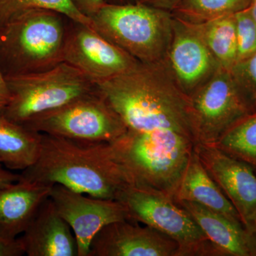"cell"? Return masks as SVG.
Wrapping results in <instances>:
<instances>
[{
	"instance_id": "8fae6325",
	"label": "cell",
	"mask_w": 256,
	"mask_h": 256,
	"mask_svg": "<svg viewBox=\"0 0 256 256\" xmlns=\"http://www.w3.org/2000/svg\"><path fill=\"white\" fill-rule=\"evenodd\" d=\"M50 197L75 236L78 256H88L92 239L106 226L129 220L127 208L118 200L95 198L60 184L52 186Z\"/></svg>"
},
{
	"instance_id": "7a4b0ae2",
	"label": "cell",
	"mask_w": 256,
	"mask_h": 256,
	"mask_svg": "<svg viewBox=\"0 0 256 256\" xmlns=\"http://www.w3.org/2000/svg\"><path fill=\"white\" fill-rule=\"evenodd\" d=\"M20 178L104 200H118L130 188L110 143L87 144L43 133L36 161Z\"/></svg>"
},
{
	"instance_id": "f546056e",
	"label": "cell",
	"mask_w": 256,
	"mask_h": 256,
	"mask_svg": "<svg viewBox=\"0 0 256 256\" xmlns=\"http://www.w3.org/2000/svg\"><path fill=\"white\" fill-rule=\"evenodd\" d=\"M20 178V174H14L9 170L5 169L0 163V188L16 182Z\"/></svg>"
},
{
	"instance_id": "ac0fdd59",
	"label": "cell",
	"mask_w": 256,
	"mask_h": 256,
	"mask_svg": "<svg viewBox=\"0 0 256 256\" xmlns=\"http://www.w3.org/2000/svg\"><path fill=\"white\" fill-rule=\"evenodd\" d=\"M176 203L196 222L220 256H252L246 230L242 224L198 204L190 202Z\"/></svg>"
},
{
	"instance_id": "30bf717a",
	"label": "cell",
	"mask_w": 256,
	"mask_h": 256,
	"mask_svg": "<svg viewBox=\"0 0 256 256\" xmlns=\"http://www.w3.org/2000/svg\"><path fill=\"white\" fill-rule=\"evenodd\" d=\"M68 30L63 62L78 69L96 85L126 73L140 62L94 28L76 23Z\"/></svg>"
},
{
	"instance_id": "d6986e66",
	"label": "cell",
	"mask_w": 256,
	"mask_h": 256,
	"mask_svg": "<svg viewBox=\"0 0 256 256\" xmlns=\"http://www.w3.org/2000/svg\"><path fill=\"white\" fill-rule=\"evenodd\" d=\"M42 133L13 122L0 114V163L6 169L24 170L40 154Z\"/></svg>"
},
{
	"instance_id": "2e32d148",
	"label": "cell",
	"mask_w": 256,
	"mask_h": 256,
	"mask_svg": "<svg viewBox=\"0 0 256 256\" xmlns=\"http://www.w3.org/2000/svg\"><path fill=\"white\" fill-rule=\"evenodd\" d=\"M52 188L20 178L0 188V236L14 240L22 235L50 197Z\"/></svg>"
},
{
	"instance_id": "4316f807",
	"label": "cell",
	"mask_w": 256,
	"mask_h": 256,
	"mask_svg": "<svg viewBox=\"0 0 256 256\" xmlns=\"http://www.w3.org/2000/svg\"><path fill=\"white\" fill-rule=\"evenodd\" d=\"M72 2L80 12L90 18L106 4L104 0H72Z\"/></svg>"
},
{
	"instance_id": "1f68e13d",
	"label": "cell",
	"mask_w": 256,
	"mask_h": 256,
	"mask_svg": "<svg viewBox=\"0 0 256 256\" xmlns=\"http://www.w3.org/2000/svg\"><path fill=\"white\" fill-rule=\"evenodd\" d=\"M248 9L252 18L255 20L256 22V0H250Z\"/></svg>"
},
{
	"instance_id": "d4e9b609",
	"label": "cell",
	"mask_w": 256,
	"mask_h": 256,
	"mask_svg": "<svg viewBox=\"0 0 256 256\" xmlns=\"http://www.w3.org/2000/svg\"><path fill=\"white\" fill-rule=\"evenodd\" d=\"M230 72L256 112V52L248 58L236 64Z\"/></svg>"
},
{
	"instance_id": "7402d4cb",
	"label": "cell",
	"mask_w": 256,
	"mask_h": 256,
	"mask_svg": "<svg viewBox=\"0 0 256 256\" xmlns=\"http://www.w3.org/2000/svg\"><path fill=\"white\" fill-rule=\"evenodd\" d=\"M34 9L56 12L73 22L94 28L92 18L80 12L72 0H0V28L20 13Z\"/></svg>"
},
{
	"instance_id": "836d02e7",
	"label": "cell",
	"mask_w": 256,
	"mask_h": 256,
	"mask_svg": "<svg viewBox=\"0 0 256 256\" xmlns=\"http://www.w3.org/2000/svg\"></svg>"
},
{
	"instance_id": "603a6c76",
	"label": "cell",
	"mask_w": 256,
	"mask_h": 256,
	"mask_svg": "<svg viewBox=\"0 0 256 256\" xmlns=\"http://www.w3.org/2000/svg\"><path fill=\"white\" fill-rule=\"evenodd\" d=\"M250 0H182L173 14L192 23H201L213 18L235 14L246 9Z\"/></svg>"
},
{
	"instance_id": "52a82bcc",
	"label": "cell",
	"mask_w": 256,
	"mask_h": 256,
	"mask_svg": "<svg viewBox=\"0 0 256 256\" xmlns=\"http://www.w3.org/2000/svg\"><path fill=\"white\" fill-rule=\"evenodd\" d=\"M118 201L127 208L129 220L148 226L176 242L178 256H220L196 222L170 197L129 188Z\"/></svg>"
},
{
	"instance_id": "4fadbf2b",
	"label": "cell",
	"mask_w": 256,
	"mask_h": 256,
	"mask_svg": "<svg viewBox=\"0 0 256 256\" xmlns=\"http://www.w3.org/2000/svg\"><path fill=\"white\" fill-rule=\"evenodd\" d=\"M194 151L238 212L246 228L256 212V175L250 165L210 144L196 143Z\"/></svg>"
},
{
	"instance_id": "d6a6232c",
	"label": "cell",
	"mask_w": 256,
	"mask_h": 256,
	"mask_svg": "<svg viewBox=\"0 0 256 256\" xmlns=\"http://www.w3.org/2000/svg\"><path fill=\"white\" fill-rule=\"evenodd\" d=\"M256 226V212L255 214L252 216V218H250V222H249L248 224V226L246 227V228H247V227L248 226Z\"/></svg>"
},
{
	"instance_id": "7c38bea8",
	"label": "cell",
	"mask_w": 256,
	"mask_h": 256,
	"mask_svg": "<svg viewBox=\"0 0 256 256\" xmlns=\"http://www.w3.org/2000/svg\"><path fill=\"white\" fill-rule=\"evenodd\" d=\"M166 62L178 86L188 96L220 68L193 24L174 15Z\"/></svg>"
},
{
	"instance_id": "ffe728a7",
	"label": "cell",
	"mask_w": 256,
	"mask_h": 256,
	"mask_svg": "<svg viewBox=\"0 0 256 256\" xmlns=\"http://www.w3.org/2000/svg\"><path fill=\"white\" fill-rule=\"evenodd\" d=\"M192 24L220 66L230 72L237 62L236 31L234 14Z\"/></svg>"
},
{
	"instance_id": "9c48e42d",
	"label": "cell",
	"mask_w": 256,
	"mask_h": 256,
	"mask_svg": "<svg viewBox=\"0 0 256 256\" xmlns=\"http://www.w3.org/2000/svg\"><path fill=\"white\" fill-rule=\"evenodd\" d=\"M25 127L87 144L114 142L127 131L122 120L99 92L42 116Z\"/></svg>"
},
{
	"instance_id": "9a60e30c",
	"label": "cell",
	"mask_w": 256,
	"mask_h": 256,
	"mask_svg": "<svg viewBox=\"0 0 256 256\" xmlns=\"http://www.w3.org/2000/svg\"><path fill=\"white\" fill-rule=\"evenodd\" d=\"M18 238L28 256H78L75 236L50 197Z\"/></svg>"
},
{
	"instance_id": "4dcf8cb0",
	"label": "cell",
	"mask_w": 256,
	"mask_h": 256,
	"mask_svg": "<svg viewBox=\"0 0 256 256\" xmlns=\"http://www.w3.org/2000/svg\"><path fill=\"white\" fill-rule=\"evenodd\" d=\"M245 229L246 230L250 256H256V226H252L247 227Z\"/></svg>"
},
{
	"instance_id": "3957f363",
	"label": "cell",
	"mask_w": 256,
	"mask_h": 256,
	"mask_svg": "<svg viewBox=\"0 0 256 256\" xmlns=\"http://www.w3.org/2000/svg\"><path fill=\"white\" fill-rule=\"evenodd\" d=\"M130 188L172 198L195 142L172 130L127 131L110 142Z\"/></svg>"
},
{
	"instance_id": "6da1fadb",
	"label": "cell",
	"mask_w": 256,
	"mask_h": 256,
	"mask_svg": "<svg viewBox=\"0 0 256 256\" xmlns=\"http://www.w3.org/2000/svg\"><path fill=\"white\" fill-rule=\"evenodd\" d=\"M97 87L127 129L175 131L196 144L190 97L178 86L166 58L156 63L140 62Z\"/></svg>"
},
{
	"instance_id": "8992f818",
	"label": "cell",
	"mask_w": 256,
	"mask_h": 256,
	"mask_svg": "<svg viewBox=\"0 0 256 256\" xmlns=\"http://www.w3.org/2000/svg\"><path fill=\"white\" fill-rule=\"evenodd\" d=\"M94 30L141 63L166 58L174 15L171 12L139 3L106 4L92 18Z\"/></svg>"
},
{
	"instance_id": "5b68a950",
	"label": "cell",
	"mask_w": 256,
	"mask_h": 256,
	"mask_svg": "<svg viewBox=\"0 0 256 256\" xmlns=\"http://www.w3.org/2000/svg\"><path fill=\"white\" fill-rule=\"evenodd\" d=\"M5 78L10 99L1 114L24 127L42 116L98 92L95 82L66 62L45 72Z\"/></svg>"
},
{
	"instance_id": "5bb4252c",
	"label": "cell",
	"mask_w": 256,
	"mask_h": 256,
	"mask_svg": "<svg viewBox=\"0 0 256 256\" xmlns=\"http://www.w3.org/2000/svg\"><path fill=\"white\" fill-rule=\"evenodd\" d=\"M88 256H178V246L148 226L119 220L106 226L96 234Z\"/></svg>"
},
{
	"instance_id": "f1b7e54d",
	"label": "cell",
	"mask_w": 256,
	"mask_h": 256,
	"mask_svg": "<svg viewBox=\"0 0 256 256\" xmlns=\"http://www.w3.org/2000/svg\"><path fill=\"white\" fill-rule=\"evenodd\" d=\"M10 99V92L4 74L0 68V114L8 105Z\"/></svg>"
},
{
	"instance_id": "e0dca14e",
	"label": "cell",
	"mask_w": 256,
	"mask_h": 256,
	"mask_svg": "<svg viewBox=\"0 0 256 256\" xmlns=\"http://www.w3.org/2000/svg\"><path fill=\"white\" fill-rule=\"evenodd\" d=\"M173 200L198 204L244 226L238 212L208 174L194 150L180 178Z\"/></svg>"
},
{
	"instance_id": "484cf974",
	"label": "cell",
	"mask_w": 256,
	"mask_h": 256,
	"mask_svg": "<svg viewBox=\"0 0 256 256\" xmlns=\"http://www.w3.org/2000/svg\"><path fill=\"white\" fill-rule=\"evenodd\" d=\"M24 254L22 245L18 238L9 240L0 236V256H21Z\"/></svg>"
},
{
	"instance_id": "277c9868",
	"label": "cell",
	"mask_w": 256,
	"mask_h": 256,
	"mask_svg": "<svg viewBox=\"0 0 256 256\" xmlns=\"http://www.w3.org/2000/svg\"><path fill=\"white\" fill-rule=\"evenodd\" d=\"M63 16L30 10L0 28V68L4 77L45 72L63 62L68 32Z\"/></svg>"
},
{
	"instance_id": "ba28073f",
	"label": "cell",
	"mask_w": 256,
	"mask_h": 256,
	"mask_svg": "<svg viewBox=\"0 0 256 256\" xmlns=\"http://www.w3.org/2000/svg\"><path fill=\"white\" fill-rule=\"evenodd\" d=\"M188 97L196 143L213 144L232 126L256 112L230 72L222 67Z\"/></svg>"
},
{
	"instance_id": "cb8c5ba5",
	"label": "cell",
	"mask_w": 256,
	"mask_h": 256,
	"mask_svg": "<svg viewBox=\"0 0 256 256\" xmlns=\"http://www.w3.org/2000/svg\"><path fill=\"white\" fill-rule=\"evenodd\" d=\"M236 31L237 62L248 58L256 52V22L248 8L234 14Z\"/></svg>"
},
{
	"instance_id": "44dd1931",
	"label": "cell",
	"mask_w": 256,
	"mask_h": 256,
	"mask_svg": "<svg viewBox=\"0 0 256 256\" xmlns=\"http://www.w3.org/2000/svg\"><path fill=\"white\" fill-rule=\"evenodd\" d=\"M212 146L228 156L256 166V114L239 121Z\"/></svg>"
},
{
	"instance_id": "83f0119b",
	"label": "cell",
	"mask_w": 256,
	"mask_h": 256,
	"mask_svg": "<svg viewBox=\"0 0 256 256\" xmlns=\"http://www.w3.org/2000/svg\"><path fill=\"white\" fill-rule=\"evenodd\" d=\"M142 3L153 8L173 12L182 0H141Z\"/></svg>"
}]
</instances>
